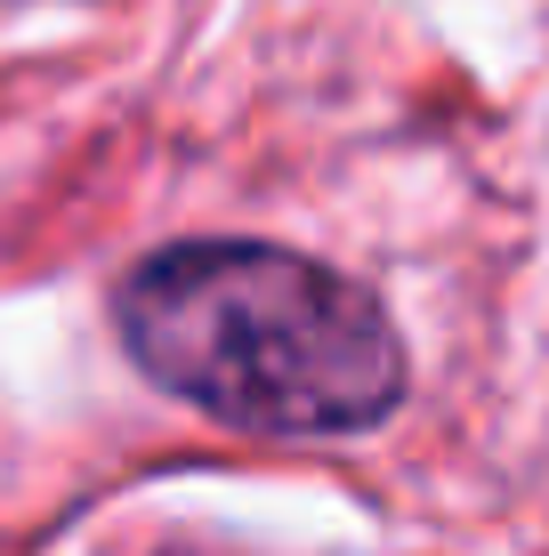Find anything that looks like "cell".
<instances>
[{"instance_id":"cell-1","label":"cell","mask_w":549,"mask_h":556,"mask_svg":"<svg viewBox=\"0 0 549 556\" xmlns=\"http://www.w3.org/2000/svg\"><path fill=\"white\" fill-rule=\"evenodd\" d=\"M122 355L267 444L364 435L404 404V339L355 275L275 242H170L113 282Z\"/></svg>"},{"instance_id":"cell-2","label":"cell","mask_w":549,"mask_h":556,"mask_svg":"<svg viewBox=\"0 0 549 556\" xmlns=\"http://www.w3.org/2000/svg\"><path fill=\"white\" fill-rule=\"evenodd\" d=\"M170 556H235V548H170Z\"/></svg>"}]
</instances>
